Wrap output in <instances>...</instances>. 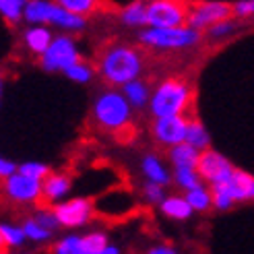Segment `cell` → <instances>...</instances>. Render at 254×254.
I'll list each match as a JSON object with an SVG mask.
<instances>
[{"mask_svg":"<svg viewBox=\"0 0 254 254\" xmlns=\"http://www.w3.org/2000/svg\"><path fill=\"white\" fill-rule=\"evenodd\" d=\"M0 234L4 236L6 240V244L10 248H17L25 242V232H23V227H15V225H10V223H0Z\"/></svg>","mask_w":254,"mask_h":254,"instance_id":"29","label":"cell"},{"mask_svg":"<svg viewBox=\"0 0 254 254\" xmlns=\"http://www.w3.org/2000/svg\"><path fill=\"white\" fill-rule=\"evenodd\" d=\"M213 186H221L223 190H227V194L234 198V202H238V200H254V176H250V174H246L242 170H236L230 180L213 184Z\"/></svg>","mask_w":254,"mask_h":254,"instance_id":"13","label":"cell"},{"mask_svg":"<svg viewBox=\"0 0 254 254\" xmlns=\"http://www.w3.org/2000/svg\"><path fill=\"white\" fill-rule=\"evenodd\" d=\"M56 4L81 17H89L95 15V12H106L114 8V4L108 2V0H56Z\"/></svg>","mask_w":254,"mask_h":254,"instance_id":"14","label":"cell"},{"mask_svg":"<svg viewBox=\"0 0 254 254\" xmlns=\"http://www.w3.org/2000/svg\"><path fill=\"white\" fill-rule=\"evenodd\" d=\"M122 87H124V95H126V99L130 101V106H134V108H143V106H147L149 101H151L149 85H147L145 81L134 79V81L126 83V85H122Z\"/></svg>","mask_w":254,"mask_h":254,"instance_id":"19","label":"cell"},{"mask_svg":"<svg viewBox=\"0 0 254 254\" xmlns=\"http://www.w3.org/2000/svg\"><path fill=\"white\" fill-rule=\"evenodd\" d=\"M186 200L190 202V207L194 211H207L213 205V194H211V190H207L200 184L192 190H186Z\"/></svg>","mask_w":254,"mask_h":254,"instance_id":"23","label":"cell"},{"mask_svg":"<svg viewBox=\"0 0 254 254\" xmlns=\"http://www.w3.org/2000/svg\"><path fill=\"white\" fill-rule=\"evenodd\" d=\"M145 196H147L149 202H153V205H161V200L166 198V192H163V186L161 184L149 182L145 186Z\"/></svg>","mask_w":254,"mask_h":254,"instance_id":"33","label":"cell"},{"mask_svg":"<svg viewBox=\"0 0 254 254\" xmlns=\"http://www.w3.org/2000/svg\"><path fill=\"white\" fill-rule=\"evenodd\" d=\"M145 68V54L128 44H110L101 50L97 70L110 85H126L141 77Z\"/></svg>","mask_w":254,"mask_h":254,"instance_id":"1","label":"cell"},{"mask_svg":"<svg viewBox=\"0 0 254 254\" xmlns=\"http://www.w3.org/2000/svg\"><path fill=\"white\" fill-rule=\"evenodd\" d=\"M141 168H143V174L147 176L149 182H155V184L166 186V184H170V180H172V176L168 174V168L163 166L161 159H159L157 155H147V157H143Z\"/></svg>","mask_w":254,"mask_h":254,"instance_id":"17","label":"cell"},{"mask_svg":"<svg viewBox=\"0 0 254 254\" xmlns=\"http://www.w3.org/2000/svg\"><path fill=\"white\" fill-rule=\"evenodd\" d=\"M184 141L190 143L192 147H196V149H200V151H205V149H209V145H211V136H209V132H207L205 126H202L198 120L192 118V120H188Z\"/></svg>","mask_w":254,"mask_h":254,"instance_id":"21","label":"cell"},{"mask_svg":"<svg viewBox=\"0 0 254 254\" xmlns=\"http://www.w3.org/2000/svg\"><path fill=\"white\" fill-rule=\"evenodd\" d=\"M54 254H85L81 236H68V238H62L60 242L54 246Z\"/></svg>","mask_w":254,"mask_h":254,"instance_id":"27","label":"cell"},{"mask_svg":"<svg viewBox=\"0 0 254 254\" xmlns=\"http://www.w3.org/2000/svg\"><path fill=\"white\" fill-rule=\"evenodd\" d=\"M161 211L163 215H168V217L172 219H178V221H182V219H188L190 215H192V207H190V202L186 200V196H166L161 200Z\"/></svg>","mask_w":254,"mask_h":254,"instance_id":"18","label":"cell"},{"mask_svg":"<svg viewBox=\"0 0 254 254\" xmlns=\"http://www.w3.org/2000/svg\"><path fill=\"white\" fill-rule=\"evenodd\" d=\"M0 93H2V74H0Z\"/></svg>","mask_w":254,"mask_h":254,"instance_id":"39","label":"cell"},{"mask_svg":"<svg viewBox=\"0 0 254 254\" xmlns=\"http://www.w3.org/2000/svg\"><path fill=\"white\" fill-rule=\"evenodd\" d=\"M147 254H178L172 246H155V248H151Z\"/></svg>","mask_w":254,"mask_h":254,"instance_id":"36","label":"cell"},{"mask_svg":"<svg viewBox=\"0 0 254 254\" xmlns=\"http://www.w3.org/2000/svg\"><path fill=\"white\" fill-rule=\"evenodd\" d=\"M120 19L126 25H132V27L147 25V2L145 0H134L132 4H128L126 8L120 10Z\"/></svg>","mask_w":254,"mask_h":254,"instance_id":"22","label":"cell"},{"mask_svg":"<svg viewBox=\"0 0 254 254\" xmlns=\"http://www.w3.org/2000/svg\"><path fill=\"white\" fill-rule=\"evenodd\" d=\"M174 180H176L178 186L184 188V190H192V188H196V186L202 184V182H200V180H202L200 174H198L196 170H186V168H176Z\"/></svg>","mask_w":254,"mask_h":254,"instance_id":"24","label":"cell"},{"mask_svg":"<svg viewBox=\"0 0 254 254\" xmlns=\"http://www.w3.org/2000/svg\"><path fill=\"white\" fill-rule=\"evenodd\" d=\"M190 99H192V89L184 79L178 77H170L163 83L157 85L155 93L151 95V112H153L155 118L161 116H178V114H184L186 108L190 106Z\"/></svg>","mask_w":254,"mask_h":254,"instance_id":"2","label":"cell"},{"mask_svg":"<svg viewBox=\"0 0 254 254\" xmlns=\"http://www.w3.org/2000/svg\"><path fill=\"white\" fill-rule=\"evenodd\" d=\"M81 60V54L74 48V42L66 35L52 40L50 48L40 56V64L46 70H66L70 64Z\"/></svg>","mask_w":254,"mask_h":254,"instance_id":"7","label":"cell"},{"mask_svg":"<svg viewBox=\"0 0 254 254\" xmlns=\"http://www.w3.org/2000/svg\"><path fill=\"white\" fill-rule=\"evenodd\" d=\"M196 172L200 174L202 180H207L213 186V184H219V182L230 180L232 174L236 172V168L221 153H217V151L205 149V151H200Z\"/></svg>","mask_w":254,"mask_h":254,"instance_id":"9","label":"cell"},{"mask_svg":"<svg viewBox=\"0 0 254 254\" xmlns=\"http://www.w3.org/2000/svg\"><path fill=\"white\" fill-rule=\"evenodd\" d=\"M147 25L151 27H182L188 25L192 0H145Z\"/></svg>","mask_w":254,"mask_h":254,"instance_id":"5","label":"cell"},{"mask_svg":"<svg viewBox=\"0 0 254 254\" xmlns=\"http://www.w3.org/2000/svg\"><path fill=\"white\" fill-rule=\"evenodd\" d=\"M10 246L6 244V240H4V236L0 234V254H6V250H8Z\"/></svg>","mask_w":254,"mask_h":254,"instance_id":"37","label":"cell"},{"mask_svg":"<svg viewBox=\"0 0 254 254\" xmlns=\"http://www.w3.org/2000/svg\"><path fill=\"white\" fill-rule=\"evenodd\" d=\"M141 44L149 48H161V50H180L190 48L200 42V31L182 25V27H151L138 35Z\"/></svg>","mask_w":254,"mask_h":254,"instance_id":"4","label":"cell"},{"mask_svg":"<svg viewBox=\"0 0 254 254\" xmlns=\"http://www.w3.org/2000/svg\"><path fill=\"white\" fill-rule=\"evenodd\" d=\"M83 240V250L85 254H95V252H101V250H106L110 244H108V238L106 234H87V236H81Z\"/></svg>","mask_w":254,"mask_h":254,"instance_id":"26","label":"cell"},{"mask_svg":"<svg viewBox=\"0 0 254 254\" xmlns=\"http://www.w3.org/2000/svg\"><path fill=\"white\" fill-rule=\"evenodd\" d=\"M93 118L101 128L122 132L130 126V101L118 91L101 93L93 106Z\"/></svg>","mask_w":254,"mask_h":254,"instance_id":"3","label":"cell"},{"mask_svg":"<svg viewBox=\"0 0 254 254\" xmlns=\"http://www.w3.org/2000/svg\"><path fill=\"white\" fill-rule=\"evenodd\" d=\"M21 6L23 0H0V12H2L8 23L21 21Z\"/></svg>","mask_w":254,"mask_h":254,"instance_id":"30","label":"cell"},{"mask_svg":"<svg viewBox=\"0 0 254 254\" xmlns=\"http://www.w3.org/2000/svg\"><path fill=\"white\" fill-rule=\"evenodd\" d=\"M236 17H252L254 15V0H242V2L234 4Z\"/></svg>","mask_w":254,"mask_h":254,"instance_id":"34","label":"cell"},{"mask_svg":"<svg viewBox=\"0 0 254 254\" xmlns=\"http://www.w3.org/2000/svg\"><path fill=\"white\" fill-rule=\"evenodd\" d=\"M4 192L17 202H35L44 196V180L15 172L6 178Z\"/></svg>","mask_w":254,"mask_h":254,"instance_id":"10","label":"cell"},{"mask_svg":"<svg viewBox=\"0 0 254 254\" xmlns=\"http://www.w3.org/2000/svg\"><path fill=\"white\" fill-rule=\"evenodd\" d=\"M186 126H188V118H184V114H178V116H161L153 124V136L157 138V143L174 147L184 141Z\"/></svg>","mask_w":254,"mask_h":254,"instance_id":"12","label":"cell"},{"mask_svg":"<svg viewBox=\"0 0 254 254\" xmlns=\"http://www.w3.org/2000/svg\"><path fill=\"white\" fill-rule=\"evenodd\" d=\"M95 254H118V248H114V246H108L106 250H101V252H95Z\"/></svg>","mask_w":254,"mask_h":254,"instance_id":"38","label":"cell"},{"mask_svg":"<svg viewBox=\"0 0 254 254\" xmlns=\"http://www.w3.org/2000/svg\"><path fill=\"white\" fill-rule=\"evenodd\" d=\"M236 17L234 4L227 2H194L192 0V8H190V17L188 25L194 29H209L211 25L232 19Z\"/></svg>","mask_w":254,"mask_h":254,"instance_id":"8","label":"cell"},{"mask_svg":"<svg viewBox=\"0 0 254 254\" xmlns=\"http://www.w3.org/2000/svg\"><path fill=\"white\" fill-rule=\"evenodd\" d=\"M25 19L31 23H56L66 29H83L85 17L74 15V12L62 8L60 4H50L42 0H31L25 6Z\"/></svg>","mask_w":254,"mask_h":254,"instance_id":"6","label":"cell"},{"mask_svg":"<svg viewBox=\"0 0 254 254\" xmlns=\"http://www.w3.org/2000/svg\"><path fill=\"white\" fill-rule=\"evenodd\" d=\"M64 74L68 79L77 81V83H87V81H91V77H93V68L87 66L83 60H79V62H74V64H70L64 70Z\"/></svg>","mask_w":254,"mask_h":254,"instance_id":"28","label":"cell"},{"mask_svg":"<svg viewBox=\"0 0 254 254\" xmlns=\"http://www.w3.org/2000/svg\"><path fill=\"white\" fill-rule=\"evenodd\" d=\"M15 172H17L15 163L4 159V157H0V178H8L10 174H15Z\"/></svg>","mask_w":254,"mask_h":254,"instance_id":"35","label":"cell"},{"mask_svg":"<svg viewBox=\"0 0 254 254\" xmlns=\"http://www.w3.org/2000/svg\"><path fill=\"white\" fill-rule=\"evenodd\" d=\"M54 213L64 227H79L85 225L93 215V205L87 198H70L54 207Z\"/></svg>","mask_w":254,"mask_h":254,"instance_id":"11","label":"cell"},{"mask_svg":"<svg viewBox=\"0 0 254 254\" xmlns=\"http://www.w3.org/2000/svg\"><path fill=\"white\" fill-rule=\"evenodd\" d=\"M174 168H186V170H196L198 166V157H200V149L192 147L190 143L182 141L172 147L170 151Z\"/></svg>","mask_w":254,"mask_h":254,"instance_id":"15","label":"cell"},{"mask_svg":"<svg viewBox=\"0 0 254 254\" xmlns=\"http://www.w3.org/2000/svg\"><path fill=\"white\" fill-rule=\"evenodd\" d=\"M50 44H52V35H50V31L46 27H33L25 33V46L37 56H42L50 48Z\"/></svg>","mask_w":254,"mask_h":254,"instance_id":"20","label":"cell"},{"mask_svg":"<svg viewBox=\"0 0 254 254\" xmlns=\"http://www.w3.org/2000/svg\"><path fill=\"white\" fill-rule=\"evenodd\" d=\"M17 172L25 174V176H31V178H37V180H44V178L52 172L46 163H40V161H27V163H23L21 168H17Z\"/></svg>","mask_w":254,"mask_h":254,"instance_id":"31","label":"cell"},{"mask_svg":"<svg viewBox=\"0 0 254 254\" xmlns=\"http://www.w3.org/2000/svg\"><path fill=\"white\" fill-rule=\"evenodd\" d=\"M70 190V178L64 174H54L50 172L44 178V198L46 200H60Z\"/></svg>","mask_w":254,"mask_h":254,"instance_id":"16","label":"cell"},{"mask_svg":"<svg viewBox=\"0 0 254 254\" xmlns=\"http://www.w3.org/2000/svg\"><path fill=\"white\" fill-rule=\"evenodd\" d=\"M23 232H25V236H27L29 240H33V242H46V240L52 238V232L46 230L44 225L37 223L35 217H33V219H25Z\"/></svg>","mask_w":254,"mask_h":254,"instance_id":"25","label":"cell"},{"mask_svg":"<svg viewBox=\"0 0 254 254\" xmlns=\"http://www.w3.org/2000/svg\"><path fill=\"white\" fill-rule=\"evenodd\" d=\"M35 219H37V223L44 225L46 230H50V232H56L58 227H60V221H58V217H56L54 209H52V211H37V213H35Z\"/></svg>","mask_w":254,"mask_h":254,"instance_id":"32","label":"cell"}]
</instances>
